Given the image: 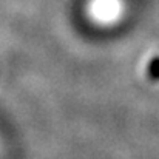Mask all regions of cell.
<instances>
[{
  "mask_svg": "<svg viewBox=\"0 0 159 159\" xmlns=\"http://www.w3.org/2000/svg\"><path fill=\"white\" fill-rule=\"evenodd\" d=\"M91 12L99 22H114L124 12V3L120 0H94Z\"/></svg>",
  "mask_w": 159,
  "mask_h": 159,
  "instance_id": "obj_1",
  "label": "cell"
}]
</instances>
